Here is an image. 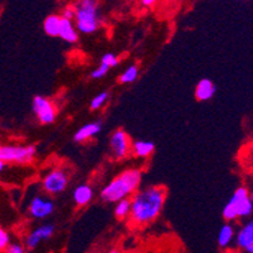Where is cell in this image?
<instances>
[{
  "instance_id": "obj_13",
  "label": "cell",
  "mask_w": 253,
  "mask_h": 253,
  "mask_svg": "<svg viewBox=\"0 0 253 253\" xmlns=\"http://www.w3.org/2000/svg\"><path fill=\"white\" fill-rule=\"evenodd\" d=\"M101 128H102V125H101V123L86 124V125L82 126V127L80 128L77 132H76L75 136H73V139H75L76 142L86 141V140H88L89 137L97 135L98 132L101 131Z\"/></svg>"
},
{
  "instance_id": "obj_29",
  "label": "cell",
  "mask_w": 253,
  "mask_h": 253,
  "mask_svg": "<svg viewBox=\"0 0 253 253\" xmlns=\"http://www.w3.org/2000/svg\"><path fill=\"white\" fill-rule=\"evenodd\" d=\"M109 253H121V252H120V251H117V250H112V251H110Z\"/></svg>"
},
{
  "instance_id": "obj_22",
  "label": "cell",
  "mask_w": 253,
  "mask_h": 253,
  "mask_svg": "<svg viewBox=\"0 0 253 253\" xmlns=\"http://www.w3.org/2000/svg\"><path fill=\"white\" fill-rule=\"evenodd\" d=\"M101 64H105L106 67H115L119 64V58L115 56L114 53H106L105 56L102 57V61H101Z\"/></svg>"
},
{
  "instance_id": "obj_24",
  "label": "cell",
  "mask_w": 253,
  "mask_h": 253,
  "mask_svg": "<svg viewBox=\"0 0 253 253\" xmlns=\"http://www.w3.org/2000/svg\"><path fill=\"white\" fill-rule=\"evenodd\" d=\"M109 70L110 68L106 67L105 64H101L100 67L96 68V70L91 73V78H95V80L96 78H102L103 76H106V73L109 72Z\"/></svg>"
},
{
  "instance_id": "obj_7",
  "label": "cell",
  "mask_w": 253,
  "mask_h": 253,
  "mask_svg": "<svg viewBox=\"0 0 253 253\" xmlns=\"http://www.w3.org/2000/svg\"><path fill=\"white\" fill-rule=\"evenodd\" d=\"M33 111L42 124H52L56 120L54 106L43 96H36L33 98Z\"/></svg>"
},
{
  "instance_id": "obj_17",
  "label": "cell",
  "mask_w": 253,
  "mask_h": 253,
  "mask_svg": "<svg viewBox=\"0 0 253 253\" xmlns=\"http://www.w3.org/2000/svg\"><path fill=\"white\" fill-rule=\"evenodd\" d=\"M155 150V145L150 141H136L132 144V151L140 158H148Z\"/></svg>"
},
{
  "instance_id": "obj_10",
  "label": "cell",
  "mask_w": 253,
  "mask_h": 253,
  "mask_svg": "<svg viewBox=\"0 0 253 253\" xmlns=\"http://www.w3.org/2000/svg\"><path fill=\"white\" fill-rule=\"evenodd\" d=\"M53 232H54V225L53 224L41 225V227H38V228L34 229L33 232L28 234V237L25 239V246L29 250H34V248L41 245V242L50 238L53 236Z\"/></svg>"
},
{
  "instance_id": "obj_16",
  "label": "cell",
  "mask_w": 253,
  "mask_h": 253,
  "mask_svg": "<svg viewBox=\"0 0 253 253\" xmlns=\"http://www.w3.org/2000/svg\"><path fill=\"white\" fill-rule=\"evenodd\" d=\"M43 28L48 36L58 37L59 28H61V17L59 15H49L48 18H45Z\"/></svg>"
},
{
  "instance_id": "obj_8",
  "label": "cell",
  "mask_w": 253,
  "mask_h": 253,
  "mask_svg": "<svg viewBox=\"0 0 253 253\" xmlns=\"http://www.w3.org/2000/svg\"><path fill=\"white\" fill-rule=\"evenodd\" d=\"M112 153L117 159H123L124 156L127 155L130 150V139L128 135L124 130H117L112 134L111 140H110Z\"/></svg>"
},
{
  "instance_id": "obj_11",
  "label": "cell",
  "mask_w": 253,
  "mask_h": 253,
  "mask_svg": "<svg viewBox=\"0 0 253 253\" xmlns=\"http://www.w3.org/2000/svg\"><path fill=\"white\" fill-rule=\"evenodd\" d=\"M237 243L241 248L247 251L248 253L253 252V222L250 220L247 224L243 225V228L239 231L237 236Z\"/></svg>"
},
{
  "instance_id": "obj_25",
  "label": "cell",
  "mask_w": 253,
  "mask_h": 253,
  "mask_svg": "<svg viewBox=\"0 0 253 253\" xmlns=\"http://www.w3.org/2000/svg\"><path fill=\"white\" fill-rule=\"evenodd\" d=\"M75 15H76L75 8H72V6H67V8L63 10V13H62L61 18L62 19L71 20V22H72V19H75Z\"/></svg>"
},
{
  "instance_id": "obj_4",
  "label": "cell",
  "mask_w": 253,
  "mask_h": 253,
  "mask_svg": "<svg viewBox=\"0 0 253 253\" xmlns=\"http://www.w3.org/2000/svg\"><path fill=\"white\" fill-rule=\"evenodd\" d=\"M252 198L246 188H238L223 209V217L227 220H234L238 217H248L252 213Z\"/></svg>"
},
{
  "instance_id": "obj_1",
  "label": "cell",
  "mask_w": 253,
  "mask_h": 253,
  "mask_svg": "<svg viewBox=\"0 0 253 253\" xmlns=\"http://www.w3.org/2000/svg\"><path fill=\"white\" fill-rule=\"evenodd\" d=\"M167 189L164 186H149L139 190L131 199V220L137 225H144L155 219L164 206Z\"/></svg>"
},
{
  "instance_id": "obj_23",
  "label": "cell",
  "mask_w": 253,
  "mask_h": 253,
  "mask_svg": "<svg viewBox=\"0 0 253 253\" xmlns=\"http://www.w3.org/2000/svg\"><path fill=\"white\" fill-rule=\"evenodd\" d=\"M9 242H10L9 234L3 228H0V252H3L4 250L8 248Z\"/></svg>"
},
{
  "instance_id": "obj_15",
  "label": "cell",
  "mask_w": 253,
  "mask_h": 253,
  "mask_svg": "<svg viewBox=\"0 0 253 253\" xmlns=\"http://www.w3.org/2000/svg\"><path fill=\"white\" fill-rule=\"evenodd\" d=\"M92 197H93V193H92L91 186L88 185H80L73 193V199L78 206H86L91 202Z\"/></svg>"
},
{
  "instance_id": "obj_6",
  "label": "cell",
  "mask_w": 253,
  "mask_h": 253,
  "mask_svg": "<svg viewBox=\"0 0 253 253\" xmlns=\"http://www.w3.org/2000/svg\"><path fill=\"white\" fill-rule=\"evenodd\" d=\"M68 185L67 174L63 170H52L43 179V189L48 194H58L63 192Z\"/></svg>"
},
{
  "instance_id": "obj_27",
  "label": "cell",
  "mask_w": 253,
  "mask_h": 253,
  "mask_svg": "<svg viewBox=\"0 0 253 253\" xmlns=\"http://www.w3.org/2000/svg\"><path fill=\"white\" fill-rule=\"evenodd\" d=\"M141 4L144 6H150V5H154V4H155V0H142Z\"/></svg>"
},
{
  "instance_id": "obj_20",
  "label": "cell",
  "mask_w": 253,
  "mask_h": 253,
  "mask_svg": "<svg viewBox=\"0 0 253 253\" xmlns=\"http://www.w3.org/2000/svg\"><path fill=\"white\" fill-rule=\"evenodd\" d=\"M137 76H139V68H137V66L132 64L120 76V82L121 84H131V82L136 81Z\"/></svg>"
},
{
  "instance_id": "obj_12",
  "label": "cell",
  "mask_w": 253,
  "mask_h": 253,
  "mask_svg": "<svg viewBox=\"0 0 253 253\" xmlns=\"http://www.w3.org/2000/svg\"><path fill=\"white\" fill-rule=\"evenodd\" d=\"M215 93V86L213 82L208 78H203L198 82L197 88H195V97L199 101H208L211 100Z\"/></svg>"
},
{
  "instance_id": "obj_3",
  "label": "cell",
  "mask_w": 253,
  "mask_h": 253,
  "mask_svg": "<svg viewBox=\"0 0 253 253\" xmlns=\"http://www.w3.org/2000/svg\"><path fill=\"white\" fill-rule=\"evenodd\" d=\"M75 10L77 31L84 34H91L97 31L101 22V17L96 1H93V0H84V1L77 4Z\"/></svg>"
},
{
  "instance_id": "obj_2",
  "label": "cell",
  "mask_w": 253,
  "mask_h": 253,
  "mask_svg": "<svg viewBox=\"0 0 253 253\" xmlns=\"http://www.w3.org/2000/svg\"><path fill=\"white\" fill-rule=\"evenodd\" d=\"M140 181H141V172L139 170H126L103 188L101 192V199L110 203H116L126 199L128 195L136 192Z\"/></svg>"
},
{
  "instance_id": "obj_9",
  "label": "cell",
  "mask_w": 253,
  "mask_h": 253,
  "mask_svg": "<svg viewBox=\"0 0 253 253\" xmlns=\"http://www.w3.org/2000/svg\"><path fill=\"white\" fill-rule=\"evenodd\" d=\"M53 211H54V204L48 198L36 197L29 206V213L37 219L47 218L48 215L52 214Z\"/></svg>"
},
{
  "instance_id": "obj_21",
  "label": "cell",
  "mask_w": 253,
  "mask_h": 253,
  "mask_svg": "<svg viewBox=\"0 0 253 253\" xmlns=\"http://www.w3.org/2000/svg\"><path fill=\"white\" fill-rule=\"evenodd\" d=\"M107 97H109V93H107V92H101V93H98V95L95 96V97H93V100H92L91 109L92 110L100 109L101 106H102L103 103L107 101Z\"/></svg>"
},
{
  "instance_id": "obj_14",
  "label": "cell",
  "mask_w": 253,
  "mask_h": 253,
  "mask_svg": "<svg viewBox=\"0 0 253 253\" xmlns=\"http://www.w3.org/2000/svg\"><path fill=\"white\" fill-rule=\"evenodd\" d=\"M58 37H61L63 41L70 43L77 42L78 39V33L77 29L75 28V25L71 20L62 19L61 18V28H59V34Z\"/></svg>"
},
{
  "instance_id": "obj_26",
  "label": "cell",
  "mask_w": 253,
  "mask_h": 253,
  "mask_svg": "<svg viewBox=\"0 0 253 253\" xmlns=\"http://www.w3.org/2000/svg\"><path fill=\"white\" fill-rule=\"evenodd\" d=\"M6 253H25L24 248L20 245H9L6 248Z\"/></svg>"
},
{
  "instance_id": "obj_30",
  "label": "cell",
  "mask_w": 253,
  "mask_h": 253,
  "mask_svg": "<svg viewBox=\"0 0 253 253\" xmlns=\"http://www.w3.org/2000/svg\"><path fill=\"white\" fill-rule=\"evenodd\" d=\"M0 253H3V252H0Z\"/></svg>"
},
{
  "instance_id": "obj_28",
  "label": "cell",
  "mask_w": 253,
  "mask_h": 253,
  "mask_svg": "<svg viewBox=\"0 0 253 253\" xmlns=\"http://www.w3.org/2000/svg\"><path fill=\"white\" fill-rule=\"evenodd\" d=\"M3 170H4V164L3 163H0V172L3 171Z\"/></svg>"
},
{
  "instance_id": "obj_18",
  "label": "cell",
  "mask_w": 253,
  "mask_h": 253,
  "mask_svg": "<svg viewBox=\"0 0 253 253\" xmlns=\"http://www.w3.org/2000/svg\"><path fill=\"white\" fill-rule=\"evenodd\" d=\"M234 236L233 227L231 224H224L220 228L219 234H218V243H219L220 247H227L229 243L232 242Z\"/></svg>"
},
{
  "instance_id": "obj_5",
  "label": "cell",
  "mask_w": 253,
  "mask_h": 253,
  "mask_svg": "<svg viewBox=\"0 0 253 253\" xmlns=\"http://www.w3.org/2000/svg\"><path fill=\"white\" fill-rule=\"evenodd\" d=\"M36 155V146H15V145H5L0 146V163H19L25 164L33 160Z\"/></svg>"
},
{
  "instance_id": "obj_19",
  "label": "cell",
  "mask_w": 253,
  "mask_h": 253,
  "mask_svg": "<svg viewBox=\"0 0 253 253\" xmlns=\"http://www.w3.org/2000/svg\"><path fill=\"white\" fill-rule=\"evenodd\" d=\"M130 209H131V202L130 199H123V201L117 202L116 209H115V215L120 219L127 217L130 214Z\"/></svg>"
}]
</instances>
